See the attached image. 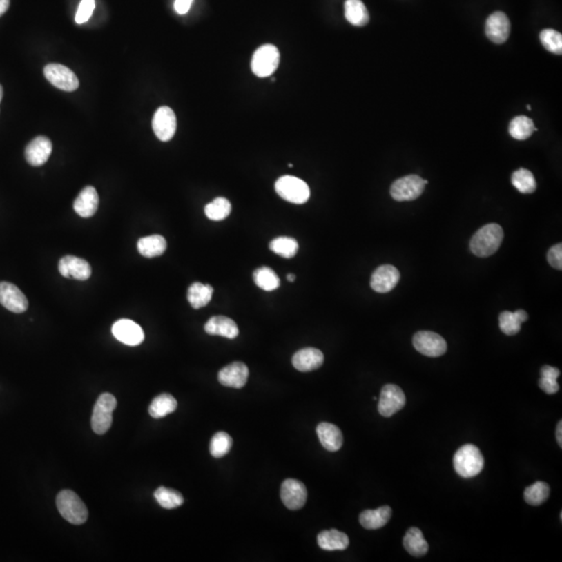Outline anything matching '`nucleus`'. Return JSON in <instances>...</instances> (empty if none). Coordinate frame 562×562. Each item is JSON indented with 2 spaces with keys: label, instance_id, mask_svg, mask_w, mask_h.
<instances>
[{
  "label": "nucleus",
  "instance_id": "obj_25",
  "mask_svg": "<svg viewBox=\"0 0 562 562\" xmlns=\"http://www.w3.org/2000/svg\"><path fill=\"white\" fill-rule=\"evenodd\" d=\"M318 545L325 551H342L349 545V537L342 531L331 529L318 535Z\"/></svg>",
  "mask_w": 562,
  "mask_h": 562
},
{
  "label": "nucleus",
  "instance_id": "obj_34",
  "mask_svg": "<svg viewBox=\"0 0 562 562\" xmlns=\"http://www.w3.org/2000/svg\"><path fill=\"white\" fill-rule=\"evenodd\" d=\"M204 213L209 220L222 221L226 219L231 213V203L223 197L213 200L205 205Z\"/></svg>",
  "mask_w": 562,
  "mask_h": 562
},
{
  "label": "nucleus",
  "instance_id": "obj_42",
  "mask_svg": "<svg viewBox=\"0 0 562 562\" xmlns=\"http://www.w3.org/2000/svg\"><path fill=\"white\" fill-rule=\"evenodd\" d=\"M94 9H95V0H81L77 16H75L77 23L83 24L87 22L91 18Z\"/></svg>",
  "mask_w": 562,
  "mask_h": 562
},
{
  "label": "nucleus",
  "instance_id": "obj_9",
  "mask_svg": "<svg viewBox=\"0 0 562 562\" xmlns=\"http://www.w3.org/2000/svg\"><path fill=\"white\" fill-rule=\"evenodd\" d=\"M414 347L418 352L428 358H438L447 351V342L440 334L432 331H418L414 334Z\"/></svg>",
  "mask_w": 562,
  "mask_h": 562
},
{
  "label": "nucleus",
  "instance_id": "obj_45",
  "mask_svg": "<svg viewBox=\"0 0 562 562\" xmlns=\"http://www.w3.org/2000/svg\"><path fill=\"white\" fill-rule=\"evenodd\" d=\"M10 7V0H0V17L8 11Z\"/></svg>",
  "mask_w": 562,
  "mask_h": 562
},
{
  "label": "nucleus",
  "instance_id": "obj_29",
  "mask_svg": "<svg viewBox=\"0 0 562 562\" xmlns=\"http://www.w3.org/2000/svg\"><path fill=\"white\" fill-rule=\"evenodd\" d=\"M167 242L162 235H155L142 238L137 242V250L144 258H157L166 251Z\"/></svg>",
  "mask_w": 562,
  "mask_h": 562
},
{
  "label": "nucleus",
  "instance_id": "obj_2",
  "mask_svg": "<svg viewBox=\"0 0 562 562\" xmlns=\"http://www.w3.org/2000/svg\"><path fill=\"white\" fill-rule=\"evenodd\" d=\"M453 465L461 477H475L483 469V455L475 445H465L455 453Z\"/></svg>",
  "mask_w": 562,
  "mask_h": 562
},
{
  "label": "nucleus",
  "instance_id": "obj_19",
  "mask_svg": "<svg viewBox=\"0 0 562 562\" xmlns=\"http://www.w3.org/2000/svg\"><path fill=\"white\" fill-rule=\"evenodd\" d=\"M52 153V143L46 137H37L26 146V159L34 167L44 165Z\"/></svg>",
  "mask_w": 562,
  "mask_h": 562
},
{
  "label": "nucleus",
  "instance_id": "obj_41",
  "mask_svg": "<svg viewBox=\"0 0 562 562\" xmlns=\"http://www.w3.org/2000/svg\"><path fill=\"white\" fill-rule=\"evenodd\" d=\"M541 44L545 49L554 55H561L562 52V35L557 30L552 28H545L539 34Z\"/></svg>",
  "mask_w": 562,
  "mask_h": 562
},
{
  "label": "nucleus",
  "instance_id": "obj_17",
  "mask_svg": "<svg viewBox=\"0 0 562 562\" xmlns=\"http://www.w3.org/2000/svg\"><path fill=\"white\" fill-rule=\"evenodd\" d=\"M485 34L495 44H503L510 35V21L503 12H495L486 20Z\"/></svg>",
  "mask_w": 562,
  "mask_h": 562
},
{
  "label": "nucleus",
  "instance_id": "obj_31",
  "mask_svg": "<svg viewBox=\"0 0 562 562\" xmlns=\"http://www.w3.org/2000/svg\"><path fill=\"white\" fill-rule=\"evenodd\" d=\"M177 408V401L170 394H162L157 396L151 402L149 406V414L155 418H165L168 414L175 411Z\"/></svg>",
  "mask_w": 562,
  "mask_h": 562
},
{
  "label": "nucleus",
  "instance_id": "obj_49",
  "mask_svg": "<svg viewBox=\"0 0 562 562\" xmlns=\"http://www.w3.org/2000/svg\"><path fill=\"white\" fill-rule=\"evenodd\" d=\"M527 108H528V110H531V106H527Z\"/></svg>",
  "mask_w": 562,
  "mask_h": 562
},
{
  "label": "nucleus",
  "instance_id": "obj_24",
  "mask_svg": "<svg viewBox=\"0 0 562 562\" xmlns=\"http://www.w3.org/2000/svg\"><path fill=\"white\" fill-rule=\"evenodd\" d=\"M391 508L389 506H382L378 510H365L360 514V525L368 530H376L382 528L391 520Z\"/></svg>",
  "mask_w": 562,
  "mask_h": 562
},
{
  "label": "nucleus",
  "instance_id": "obj_33",
  "mask_svg": "<svg viewBox=\"0 0 562 562\" xmlns=\"http://www.w3.org/2000/svg\"><path fill=\"white\" fill-rule=\"evenodd\" d=\"M155 498L157 503L166 510H174L180 507L184 504V497L177 490L172 488L161 487L157 488L155 492Z\"/></svg>",
  "mask_w": 562,
  "mask_h": 562
},
{
  "label": "nucleus",
  "instance_id": "obj_14",
  "mask_svg": "<svg viewBox=\"0 0 562 562\" xmlns=\"http://www.w3.org/2000/svg\"><path fill=\"white\" fill-rule=\"evenodd\" d=\"M113 336L127 346H137L144 340V331L135 322L128 319L117 321L112 327Z\"/></svg>",
  "mask_w": 562,
  "mask_h": 562
},
{
  "label": "nucleus",
  "instance_id": "obj_26",
  "mask_svg": "<svg viewBox=\"0 0 562 562\" xmlns=\"http://www.w3.org/2000/svg\"><path fill=\"white\" fill-rule=\"evenodd\" d=\"M403 545L406 551L414 557H422V556L426 555L429 549L427 541L424 539L423 533L416 527H412L406 532Z\"/></svg>",
  "mask_w": 562,
  "mask_h": 562
},
{
  "label": "nucleus",
  "instance_id": "obj_40",
  "mask_svg": "<svg viewBox=\"0 0 562 562\" xmlns=\"http://www.w3.org/2000/svg\"><path fill=\"white\" fill-rule=\"evenodd\" d=\"M233 447V438L224 432H217L213 436L209 445V452L215 458H221L231 451Z\"/></svg>",
  "mask_w": 562,
  "mask_h": 562
},
{
  "label": "nucleus",
  "instance_id": "obj_3",
  "mask_svg": "<svg viewBox=\"0 0 562 562\" xmlns=\"http://www.w3.org/2000/svg\"><path fill=\"white\" fill-rule=\"evenodd\" d=\"M57 506L61 516L73 525H81L88 520L87 506L73 490L59 492L57 497Z\"/></svg>",
  "mask_w": 562,
  "mask_h": 562
},
{
  "label": "nucleus",
  "instance_id": "obj_21",
  "mask_svg": "<svg viewBox=\"0 0 562 562\" xmlns=\"http://www.w3.org/2000/svg\"><path fill=\"white\" fill-rule=\"evenodd\" d=\"M98 204H99V197H98L97 191L93 186H86L75 199L73 207L79 216L83 217V218H90L97 212Z\"/></svg>",
  "mask_w": 562,
  "mask_h": 562
},
{
  "label": "nucleus",
  "instance_id": "obj_13",
  "mask_svg": "<svg viewBox=\"0 0 562 562\" xmlns=\"http://www.w3.org/2000/svg\"><path fill=\"white\" fill-rule=\"evenodd\" d=\"M0 304L12 313H22L28 311V300L21 290L10 282H0Z\"/></svg>",
  "mask_w": 562,
  "mask_h": 562
},
{
  "label": "nucleus",
  "instance_id": "obj_20",
  "mask_svg": "<svg viewBox=\"0 0 562 562\" xmlns=\"http://www.w3.org/2000/svg\"><path fill=\"white\" fill-rule=\"evenodd\" d=\"M293 366L300 372L317 370L323 365L324 356L317 348H303L293 356Z\"/></svg>",
  "mask_w": 562,
  "mask_h": 562
},
{
  "label": "nucleus",
  "instance_id": "obj_1",
  "mask_svg": "<svg viewBox=\"0 0 562 562\" xmlns=\"http://www.w3.org/2000/svg\"><path fill=\"white\" fill-rule=\"evenodd\" d=\"M503 229L496 223H490L480 229L472 238L469 248L479 258H487L497 252L503 241Z\"/></svg>",
  "mask_w": 562,
  "mask_h": 562
},
{
  "label": "nucleus",
  "instance_id": "obj_15",
  "mask_svg": "<svg viewBox=\"0 0 562 562\" xmlns=\"http://www.w3.org/2000/svg\"><path fill=\"white\" fill-rule=\"evenodd\" d=\"M400 280V272L391 264H383L379 267L371 277V288L377 293L391 292L395 289Z\"/></svg>",
  "mask_w": 562,
  "mask_h": 562
},
{
  "label": "nucleus",
  "instance_id": "obj_36",
  "mask_svg": "<svg viewBox=\"0 0 562 562\" xmlns=\"http://www.w3.org/2000/svg\"><path fill=\"white\" fill-rule=\"evenodd\" d=\"M550 496V486L545 482L537 481L525 490V501L529 505L539 506L545 503Z\"/></svg>",
  "mask_w": 562,
  "mask_h": 562
},
{
  "label": "nucleus",
  "instance_id": "obj_30",
  "mask_svg": "<svg viewBox=\"0 0 562 562\" xmlns=\"http://www.w3.org/2000/svg\"><path fill=\"white\" fill-rule=\"evenodd\" d=\"M214 289L209 284L194 282L188 290V300L193 309H198L206 307L212 300Z\"/></svg>",
  "mask_w": 562,
  "mask_h": 562
},
{
  "label": "nucleus",
  "instance_id": "obj_5",
  "mask_svg": "<svg viewBox=\"0 0 562 562\" xmlns=\"http://www.w3.org/2000/svg\"><path fill=\"white\" fill-rule=\"evenodd\" d=\"M117 407V400L112 394L104 393L99 396L92 414V429L95 434H104L108 432L113 423V412Z\"/></svg>",
  "mask_w": 562,
  "mask_h": 562
},
{
  "label": "nucleus",
  "instance_id": "obj_35",
  "mask_svg": "<svg viewBox=\"0 0 562 562\" xmlns=\"http://www.w3.org/2000/svg\"><path fill=\"white\" fill-rule=\"evenodd\" d=\"M269 247L271 251L284 258H294L299 249L298 242L289 237L276 238L271 241Z\"/></svg>",
  "mask_w": 562,
  "mask_h": 562
},
{
  "label": "nucleus",
  "instance_id": "obj_12",
  "mask_svg": "<svg viewBox=\"0 0 562 562\" xmlns=\"http://www.w3.org/2000/svg\"><path fill=\"white\" fill-rule=\"evenodd\" d=\"M177 121L175 113L169 106H162L155 112L153 128L155 135L163 142H168L175 135Z\"/></svg>",
  "mask_w": 562,
  "mask_h": 562
},
{
  "label": "nucleus",
  "instance_id": "obj_38",
  "mask_svg": "<svg viewBox=\"0 0 562 562\" xmlns=\"http://www.w3.org/2000/svg\"><path fill=\"white\" fill-rule=\"evenodd\" d=\"M512 182L514 188L523 194H531L536 190V182L534 176L529 170H516L512 176Z\"/></svg>",
  "mask_w": 562,
  "mask_h": 562
},
{
  "label": "nucleus",
  "instance_id": "obj_22",
  "mask_svg": "<svg viewBox=\"0 0 562 562\" xmlns=\"http://www.w3.org/2000/svg\"><path fill=\"white\" fill-rule=\"evenodd\" d=\"M204 330L211 336H221L226 338H237L239 336V328L231 318L224 316H216L211 318L204 325Z\"/></svg>",
  "mask_w": 562,
  "mask_h": 562
},
{
  "label": "nucleus",
  "instance_id": "obj_18",
  "mask_svg": "<svg viewBox=\"0 0 562 562\" xmlns=\"http://www.w3.org/2000/svg\"><path fill=\"white\" fill-rule=\"evenodd\" d=\"M249 369L244 362H235L219 372L218 380L224 387L242 389L247 383Z\"/></svg>",
  "mask_w": 562,
  "mask_h": 562
},
{
  "label": "nucleus",
  "instance_id": "obj_44",
  "mask_svg": "<svg viewBox=\"0 0 562 562\" xmlns=\"http://www.w3.org/2000/svg\"><path fill=\"white\" fill-rule=\"evenodd\" d=\"M193 0H175L174 3V9L180 15H184L190 11L191 6H192Z\"/></svg>",
  "mask_w": 562,
  "mask_h": 562
},
{
  "label": "nucleus",
  "instance_id": "obj_27",
  "mask_svg": "<svg viewBox=\"0 0 562 562\" xmlns=\"http://www.w3.org/2000/svg\"><path fill=\"white\" fill-rule=\"evenodd\" d=\"M345 17L349 23L356 26H365L369 23L370 16L362 0H346Z\"/></svg>",
  "mask_w": 562,
  "mask_h": 562
},
{
  "label": "nucleus",
  "instance_id": "obj_46",
  "mask_svg": "<svg viewBox=\"0 0 562 562\" xmlns=\"http://www.w3.org/2000/svg\"><path fill=\"white\" fill-rule=\"evenodd\" d=\"M562 429V422L560 420L559 423L557 425V430H556V438H557L558 444H559L560 447H562V438H561V432Z\"/></svg>",
  "mask_w": 562,
  "mask_h": 562
},
{
  "label": "nucleus",
  "instance_id": "obj_16",
  "mask_svg": "<svg viewBox=\"0 0 562 562\" xmlns=\"http://www.w3.org/2000/svg\"><path fill=\"white\" fill-rule=\"evenodd\" d=\"M59 271L65 278H73L77 280H88L92 274V268L89 262L84 258L77 256H64L59 260Z\"/></svg>",
  "mask_w": 562,
  "mask_h": 562
},
{
  "label": "nucleus",
  "instance_id": "obj_39",
  "mask_svg": "<svg viewBox=\"0 0 562 562\" xmlns=\"http://www.w3.org/2000/svg\"><path fill=\"white\" fill-rule=\"evenodd\" d=\"M541 377L539 379V387L548 395H553L559 391V385L557 383V378L559 377L560 371L557 368L551 366H545L541 370Z\"/></svg>",
  "mask_w": 562,
  "mask_h": 562
},
{
  "label": "nucleus",
  "instance_id": "obj_43",
  "mask_svg": "<svg viewBox=\"0 0 562 562\" xmlns=\"http://www.w3.org/2000/svg\"><path fill=\"white\" fill-rule=\"evenodd\" d=\"M548 262L553 268L557 270L562 269V245L557 244L553 246L548 252Z\"/></svg>",
  "mask_w": 562,
  "mask_h": 562
},
{
  "label": "nucleus",
  "instance_id": "obj_32",
  "mask_svg": "<svg viewBox=\"0 0 562 562\" xmlns=\"http://www.w3.org/2000/svg\"><path fill=\"white\" fill-rule=\"evenodd\" d=\"M253 279L256 286L266 292L275 291L280 286V280L276 273L269 267H260L254 271Z\"/></svg>",
  "mask_w": 562,
  "mask_h": 562
},
{
  "label": "nucleus",
  "instance_id": "obj_47",
  "mask_svg": "<svg viewBox=\"0 0 562 562\" xmlns=\"http://www.w3.org/2000/svg\"><path fill=\"white\" fill-rule=\"evenodd\" d=\"M287 279H288L289 281H291V282H294L295 279H296V276H295L294 274H289L288 276H287Z\"/></svg>",
  "mask_w": 562,
  "mask_h": 562
},
{
  "label": "nucleus",
  "instance_id": "obj_48",
  "mask_svg": "<svg viewBox=\"0 0 562 562\" xmlns=\"http://www.w3.org/2000/svg\"><path fill=\"white\" fill-rule=\"evenodd\" d=\"M3 87H1V85H0V102H1V100H3Z\"/></svg>",
  "mask_w": 562,
  "mask_h": 562
},
{
  "label": "nucleus",
  "instance_id": "obj_6",
  "mask_svg": "<svg viewBox=\"0 0 562 562\" xmlns=\"http://www.w3.org/2000/svg\"><path fill=\"white\" fill-rule=\"evenodd\" d=\"M279 61L280 53L278 48L274 45H262L254 52L252 57V72L260 79L271 77L278 68Z\"/></svg>",
  "mask_w": 562,
  "mask_h": 562
},
{
  "label": "nucleus",
  "instance_id": "obj_10",
  "mask_svg": "<svg viewBox=\"0 0 562 562\" xmlns=\"http://www.w3.org/2000/svg\"><path fill=\"white\" fill-rule=\"evenodd\" d=\"M406 403L405 395L398 385H387L382 387L378 402L379 414L385 418L394 416Z\"/></svg>",
  "mask_w": 562,
  "mask_h": 562
},
{
  "label": "nucleus",
  "instance_id": "obj_28",
  "mask_svg": "<svg viewBox=\"0 0 562 562\" xmlns=\"http://www.w3.org/2000/svg\"><path fill=\"white\" fill-rule=\"evenodd\" d=\"M527 320H528V313L523 309H519L514 313L503 311L499 316L500 329L507 336H514L520 332L522 323L526 322Z\"/></svg>",
  "mask_w": 562,
  "mask_h": 562
},
{
  "label": "nucleus",
  "instance_id": "obj_8",
  "mask_svg": "<svg viewBox=\"0 0 562 562\" xmlns=\"http://www.w3.org/2000/svg\"><path fill=\"white\" fill-rule=\"evenodd\" d=\"M44 75L51 85L63 91L73 92L79 87V81L75 73L61 64L45 66Z\"/></svg>",
  "mask_w": 562,
  "mask_h": 562
},
{
  "label": "nucleus",
  "instance_id": "obj_4",
  "mask_svg": "<svg viewBox=\"0 0 562 562\" xmlns=\"http://www.w3.org/2000/svg\"><path fill=\"white\" fill-rule=\"evenodd\" d=\"M275 191L279 197L294 204H303L311 196L307 182L295 176L286 175L278 178L275 184Z\"/></svg>",
  "mask_w": 562,
  "mask_h": 562
},
{
  "label": "nucleus",
  "instance_id": "obj_7",
  "mask_svg": "<svg viewBox=\"0 0 562 562\" xmlns=\"http://www.w3.org/2000/svg\"><path fill=\"white\" fill-rule=\"evenodd\" d=\"M428 180L418 175H408L396 180L391 186V195L397 201H411L423 194Z\"/></svg>",
  "mask_w": 562,
  "mask_h": 562
},
{
  "label": "nucleus",
  "instance_id": "obj_11",
  "mask_svg": "<svg viewBox=\"0 0 562 562\" xmlns=\"http://www.w3.org/2000/svg\"><path fill=\"white\" fill-rule=\"evenodd\" d=\"M280 498L289 510H300L307 503V487L299 480H284V483L281 484Z\"/></svg>",
  "mask_w": 562,
  "mask_h": 562
},
{
  "label": "nucleus",
  "instance_id": "obj_23",
  "mask_svg": "<svg viewBox=\"0 0 562 562\" xmlns=\"http://www.w3.org/2000/svg\"><path fill=\"white\" fill-rule=\"evenodd\" d=\"M317 434L320 443L326 450L336 452L342 448L344 438L338 426L330 423H320L317 427Z\"/></svg>",
  "mask_w": 562,
  "mask_h": 562
},
{
  "label": "nucleus",
  "instance_id": "obj_37",
  "mask_svg": "<svg viewBox=\"0 0 562 562\" xmlns=\"http://www.w3.org/2000/svg\"><path fill=\"white\" fill-rule=\"evenodd\" d=\"M534 131L532 119L526 116H519L512 119L510 124V133L514 139L524 141L529 139Z\"/></svg>",
  "mask_w": 562,
  "mask_h": 562
}]
</instances>
